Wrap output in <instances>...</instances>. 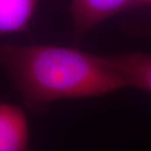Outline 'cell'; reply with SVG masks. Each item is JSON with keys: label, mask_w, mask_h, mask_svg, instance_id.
<instances>
[{"label": "cell", "mask_w": 151, "mask_h": 151, "mask_svg": "<svg viewBox=\"0 0 151 151\" xmlns=\"http://www.w3.org/2000/svg\"><path fill=\"white\" fill-rule=\"evenodd\" d=\"M0 63L25 103L38 112L57 101L99 97L123 88L112 55L56 45L4 44Z\"/></svg>", "instance_id": "obj_1"}, {"label": "cell", "mask_w": 151, "mask_h": 151, "mask_svg": "<svg viewBox=\"0 0 151 151\" xmlns=\"http://www.w3.org/2000/svg\"><path fill=\"white\" fill-rule=\"evenodd\" d=\"M135 4V0H70V14L74 32L81 37L109 18Z\"/></svg>", "instance_id": "obj_2"}, {"label": "cell", "mask_w": 151, "mask_h": 151, "mask_svg": "<svg viewBox=\"0 0 151 151\" xmlns=\"http://www.w3.org/2000/svg\"><path fill=\"white\" fill-rule=\"evenodd\" d=\"M28 143L29 127L22 109L0 103V151H26Z\"/></svg>", "instance_id": "obj_3"}, {"label": "cell", "mask_w": 151, "mask_h": 151, "mask_svg": "<svg viewBox=\"0 0 151 151\" xmlns=\"http://www.w3.org/2000/svg\"><path fill=\"white\" fill-rule=\"evenodd\" d=\"M123 88H137L151 94V54L112 55Z\"/></svg>", "instance_id": "obj_4"}, {"label": "cell", "mask_w": 151, "mask_h": 151, "mask_svg": "<svg viewBox=\"0 0 151 151\" xmlns=\"http://www.w3.org/2000/svg\"><path fill=\"white\" fill-rule=\"evenodd\" d=\"M38 0H0V34L25 30L36 12Z\"/></svg>", "instance_id": "obj_5"}, {"label": "cell", "mask_w": 151, "mask_h": 151, "mask_svg": "<svg viewBox=\"0 0 151 151\" xmlns=\"http://www.w3.org/2000/svg\"><path fill=\"white\" fill-rule=\"evenodd\" d=\"M138 2H141V4H148V5H151V0H135V4Z\"/></svg>", "instance_id": "obj_6"}]
</instances>
